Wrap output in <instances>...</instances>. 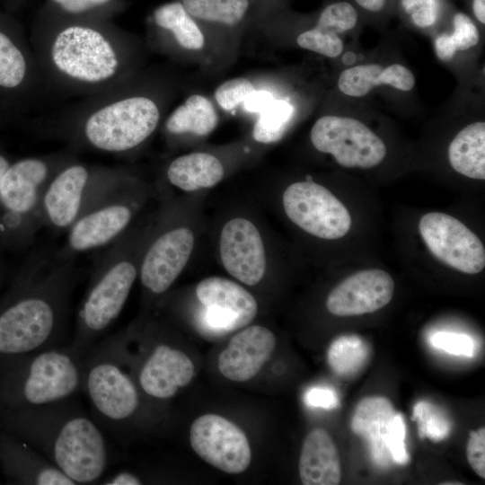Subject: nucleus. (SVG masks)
<instances>
[{
  "instance_id": "f257e3e1",
  "label": "nucleus",
  "mask_w": 485,
  "mask_h": 485,
  "mask_svg": "<svg viewBox=\"0 0 485 485\" xmlns=\"http://www.w3.org/2000/svg\"><path fill=\"white\" fill-rule=\"evenodd\" d=\"M77 274L75 260L31 252L0 294V360L61 347Z\"/></svg>"
},
{
  "instance_id": "f03ea898",
  "label": "nucleus",
  "mask_w": 485,
  "mask_h": 485,
  "mask_svg": "<svg viewBox=\"0 0 485 485\" xmlns=\"http://www.w3.org/2000/svg\"><path fill=\"white\" fill-rule=\"evenodd\" d=\"M0 430L43 454L75 484L98 481L109 463L97 423L72 398L18 410H0Z\"/></svg>"
},
{
  "instance_id": "7ed1b4c3",
  "label": "nucleus",
  "mask_w": 485,
  "mask_h": 485,
  "mask_svg": "<svg viewBox=\"0 0 485 485\" xmlns=\"http://www.w3.org/2000/svg\"><path fill=\"white\" fill-rule=\"evenodd\" d=\"M135 241L127 231L98 258L75 318L69 348L83 356L120 314L138 276Z\"/></svg>"
},
{
  "instance_id": "20e7f679",
  "label": "nucleus",
  "mask_w": 485,
  "mask_h": 485,
  "mask_svg": "<svg viewBox=\"0 0 485 485\" xmlns=\"http://www.w3.org/2000/svg\"><path fill=\"white\" fill-rule=\"evenodd\" d=\"M83 356L68 345L0 360V410H18L82 392Z\"/></svg>"
},
{
  "instance_id": "39448f33",
  "label": "nucleus",
  "mask_w": 485,
  "mask_h": 485,
  "mask_svg": "<svg viewBox=\"0 0 485 485\" xmlns=\"http://www.w3.org/2000/svg\"><path fill=\"white\" fill-rule=\"evenodd\" d=\"M70 156H30L13 160L0 183V251H22L44 227L42 199L54 174Z\"/></svg>"
},
{
  "instance_id": "423d86ee",
  "label": "nucleus",
  "mask_w": 485,
  "mask_h": 485,
  "mask_svg": "<svg viewBox=\"0 0 485 485\" xmlns=\"http://www.w3.org/2000/svg\"><path fill=\"white\" fill-rule=\"evenodd\" d=\"M126 366L117 335L101 340L83 354L82 392L111 431L134 420L142 407L143 393Z\"/></svg>"
},
{
  "instance_id": "0eeeda50",
  "label": "nucleus",
  "mask_w": 485,
  "mask_h": 485,
  "mask_svg": "<svg viewBox=\"0 0 485 485\" xmlns=\"http://www.w3.org/2000/svg\"><path fill=\"white\" fill-rule=\"evenodd\" d=\"M159 120L160 111L154 101L145 96L125 97L96 109L67 135L97 151L122 154L144 143Z\"/></svg>"
},
{
  "instance_id": "6e6552de",
  "label": "nucleus",
  "mask_w": 485,
  "mask_h": 485,
  "mask_svg": "<svg viewBox=\"0 0 485 485\" xmlns=\"http://www.w3.org/2000/svg\"><path fill=\"white\" fill-rule=\"evenodd\" d=\"M127 183L121 172L94 167L72 160L49 181L42 199L44 227L59 234L90 207Z\"/></svg>"
},
{
  "instance_id": "1a4fd4ad",
  "label": "nucleus",
  "mask_w": 485,
  "mask_h": 485,
  "mask_svg": "<svg viewBox=\"0 0 485 485\" xmlns=\"http://www.w3.org/2000/svg\"><path fill=\"white\" fill-rule=\"evenodd\" d=\"M50 61L68 80L95 85L118 74L120 61L113 42L97 29L71 25L59 31L50 43Z\"/></svg>"
},
{
  "instance_id": "9d476101",
  "label": "nucleus",
  "mask_w": 485,
  "mask_h": 485,
  "mask_svg": "<svg viewBox=\"0 0 485 485\" xmlns=\"http://www.w3.org/2000/svg\"><path fill=\"white\" fill-rule=\"evenodd\" d=\"M127 184L104 196L71 225L63 246L56 251L58 258L75 260L80 253L106 247L128 229L135 205Z\"/></svg>"
},
{
  "instance_id": "9b49d317",
  "label": "nucleus",
  "mask_w": 485,
  "mask_h": 485,
  "mask_svg": "<svg viewBox=\"0 0 485 485\" xmlns=\"http://www.w3.org/2000/svg\"><path fill=\"white\" fill-rule=\"evenodd\" d=\"M310 138L316 150L330 154L346 168L369 169L380 164L387 148L362 121L345 116L326 115L313 124Z\"/></svg>"
},
{
  "instance_id": "f8f14e48",
  "label": "nucleus",
  "mask_w": 485,
  "mask_h": 485,
  "mask_svg": "<svg viewBox=\"0 0 485 485\" xmlns=\"http://www.w3.org/2000/svg\"><path fill=\"white\" fill-rule=\"evenodd\" d=\"M283 206L294 224L322 239H340L351 227L347 207L329 190L312 181L288 186L283 194Z\"/></svg>"
},
{
  "instance_id": "ddd939ff",
  "label": "nucleus",
  "mask_w": 485,
  "mask_h": 485,
  "mask_svg": "<svg viewBox=\"0 0 485 485\" xmlns=\"http://www.w3.org/2000/svg\"><path fill=\"white\" fill-rule=\"evenodd\" d=\"M419 234L429 251L445 265L466 274L485 267V249L480 238L458 219L432 212L419 222Z\"/></svg>"
},
{
  "instance_id": "4468645a",
  "label": "nucleus",
  "mask_w": 485,
  "mask_h": 485,
  "mask_svg": "<svg viewBox=\"0 0 485 485\" xmlns=\"http://www.w3.org/2000/svg\"><path fill=\"white\" fill-rule=\"evenodd\" d=\"M192 449L213 467L230 474L242 473L251 461L245 433L234 423L216 414H205L191 424Z\"/></svg>"
},
{
  "instance_id": "2eb2a0df",
  "label": "nucleus",
  "mask_w": 485,
  "mask_h": 485,
  "mask_svg": "<svg viewBox=\"0 0 485 485\" xmlns=\"http://www.w3.org/2000/svg\"><path fill=\"white\" fill-rule=\"evenodd\" d=\"M194 246L193 233L186 227L160 233L141 256L139 278L152 295L164 294L186 266Z\"/></svg>"
},
{
  "instance_id": "dca6fc26",
  "label": "nucleus",
  "mask_w": 485,
  "mask_h": 485,
  "mask_svg": "<svg viewBox=\"0 0 485 485\" xmlns=\"http://www.w3.org/2000/svg\"><path fill=\"white\" fill-rule=\"evenodd\" d=\"M137 366L134 377L143 395L155 401L172 398L195 375L190 357L163 341L154 343L137 366Z\"/></svg>"
},
{
  "instance_id": "f3484780",
  "label": "nucleus",
  "mask_w": 485,
  "mask_h": 485,
  "mask_svg": "<svg viewBox=\"0 0 485 485\" xmlns=\"http://www.w3.org/2000/svg\"><path fill=\"white\" fill-rule=\"evenodd\" d=\"M394 281L384 270L358 271L337 285L326 301L328 311L336 316H355L378 311L390 303Z\"/></svg>"
},
{
  "instance_id": "a211bd4d",
  "label": "nucleus",
  "mask_w": 485,
  "mask_h": 485,
  "mask_svg": "<svg viewBox=\"0 0 485 485\" xmlns=\"http://www.w3.org/2000/svg\"><path fill=\"white\" fill-rule=\"evenodd\" d=\"M220 255L227 272L245 285H257L265 274L266 256L260 234L245 218H234L224 225Z\"/></svg>"
},
{
  "instance_id": "6ab92c4d",
  "label": "nucleus",
  "mask_w": 485,
  "mask_h": 485,
  "mask_svg": "<svg viewBox=\"0 0 485 485\" xmlns=\"http://www.w3.org/2000/svg\"><path fill=\"white\" fill-rule=\"evenodd\" d=\"M276 347L274 333L251 325L237 332L220 353L217 366L225 378L234 382L252 379L269 359Z\"/></svg>"
},
{
  "instance_id": "aec40b11",
  "label": "nucleus",
  "mask_w": 485,
  "mask_h": 485,
  "mask_svg": "<svg viewBox=\"0 0 485 485\" xmlns=\"http://www.w3.org/2000/svg\"><path fill=\"white\" fill-rule=\"evenodd\" d=\"M0 467L13 484H75L39 451L3 430H0Z\"/></svg>"
},
{
  "instance_id": "412c9836",
  "label": "nucleus",
  "mask_w": 485,
  "mask_h": 485,
  "mask_svg": "<svg viewBox=\"0 0 485 485\" xmlns=\"http://www.w3.org/2000/svg\"><path fill=\"white\" fill-rule=\"evenodd\" d=\"M395 413L387 398L369 396L358 402L351 419L352 431L366 441L373 460L381 467H386L392 460L386 438Z\"/></svg>"
},
{
  "instance_id": "4be33fe9",
  "label": "nucleus",
  "mask_w": 485,
  "mask_h": 485,
  "mask_svg": "<svg viewBox=\"0 0 485 485\" xmlns=\"http://www.w3.org/2000/svg\"><path fill=\"white\" fill-rule=\"evenodd\" d=\"M299 476L304 485H337L341 466L336 445L323 428H314L305 436L299 458Z\"/></svg>"
},
{
  "instance_id": "5701e85b",
  "label": "nucleus",
  "mask_w": 485,
  "mask_h": 485,
  "mask_svg": "<svg viewBox=\"0 0 485 485\" xmlns=\"http://www.w3.org/2000/svg\"><path fill=\"white\" fill-rule=\"evenodd\" d=\"M415 84L412 72L397 63L387 66L375 63L354 66L343 70L338 79L339 90L351 97H363L380 85H390L409 92L414 88Z\"/></svg>"
},
{
  "instance_id": "b1692460",
  "label": "nucleus",
  "mask_w": 485,
  "mask_h": 485,
  "mask_svg": "<svg viewBox=\"0 0 485 485\" xmlns=\"http://www.w3.org/2000/svg\"><path fill=\"white\" fill-rule=\"evenodd\" d=\"M197 297L203 306L215 308L235 318L243 328L258 313L253 295L233 280L211 277L203 279L196 288Z\"/></svg>"
},
{
  "instance_id": "393cba45",
  "label": "nucleus",
  "mask_w": 485,
  "mask_h": 485,
  "mask_svg": "<svg viewBox=\"0 0 485 485\" xmlns=\"http://www.w3.org/2000/svg\"><path fill=\"white\" fill-rule=\"evenodd\" d=\"M30 64L19 39L0 25V101L12 103L24 92Z\"/></svg>"
},
{
  "instance_id": "a878e982",
  "label": "nucleus",
  "mask_w": 485,
  "mask_h": 485,
  "mask_svg": "<svg viewBox=\"0 0 485 485\" xmlns=\"http://www.w3.org/2000/svg\"><path fill=\"white\" fill-rule=\"evenodd\" d=\"M224 176L218 158L207 153H191L174 159L167 168V178L184 191L211 188Z\"/></svg>"
},
{
  "instance_id": "bb28decb",
  "label": "nucleus",
  "mask_w": 485,
  "mask_h": 485,
  "mask_svg": "<svg viewBox=\"0 0 485 485\" xmlns=\"http://www.w3.org/2000/svg\"><path fill=\"white\" fill-rule=\"evenodd\" d=\"M448 160L458 173L471 179H485L484 121L472 122L454 136L448 146Z\"/></svg>"
},
{
  "instance_id": "cd10ccee",
  "label": "nucleus",
  "mask_w": 485,
  "mask_h": 485,
  "mask_svg": "<svg viewBox=\"0 0 485 485\" xmlns=\"http://www.w3.org/2000/svg\"><path fill=\"white\" fill-rule=\"evenodd\" d=\"M218 117L208 99L194 94L168 118L166 129L172 134L192 133L207 136L216 127Z\"/></svg>"
},
{
  "instance_id": "c85d7f7f",
  "label": "nucleus",
  "mask_w": 485,
  "mask_h": 485,
  "mask_svg": "<svg viewBox=\"0 0 485 485\" xmlns=\"http://www.w3.org/2000/svg\"><path fill=\"white\" fill-rule=\"evenodd\" d=\"M154 19L159 27L170 31L182 48L199 49L203 47L204 35L181 3L159 6L154 12Z\"/></svg>"
},
{
  "instance_id": "c756f323",
  "label": "nucleus",
  "mask_w": 485,
  "mask_h": 485,
  "mask_svg": "<svg viewBox=\"0 0 485 485\" xmlns=\"http://www.w3.org/2000/svg\"><path fill=\"white\" fill-rule=\"evenodd\" d=\"M367 344L357 335L337 338L330 345L327 360L338 375L349 376L363 367L368 358Z\"/></svg>"
},
{
  "instance_id": "7c9ffc66",
  "label": "nucleus",
  "mask_w": 485,
  "mask_h": 485,
  "mask_svg": "<svg viewBox=\"0 0 485 485\" xmlns=\"http://www.w3.org/2000/svg\"><path fill=\"white\" fill-rule=\"evenodd\" d=\"M181 4L193 18L228 26L238 24L249 8V0H182Z\"/></svg>"
},
{
  "instance_id": "2f4dec72",
  "label": "nucleus",
  "mask_w": 485,
  "mask_h": 485,
  "mask_svg": "<svg viewBox=\"0 0 485 485\" xmlns=\"http://www.w3.org/2000/svg\"><path fill=\"white\" fill-rule=\"evenodd\" d=\"M453 23L452 34H441L435 40L436 56L442 61H450L457 51L468 50L480 40L478 28L465 13H455Z\"/></svg>"
},
{
  "instance_id": "473e14b6",
  "label": "nucleus",
  "mask_w": 485,
  "mask_h": 485,
  "mask_svg": "<svg viewBox=\"0 0 485 485\" xmlns=\"http://www.w3.org/2000/svg\"><path fill=\"white\" fill-rule=\"evenodd\" d=\"M294 109L290 103L274 100L262 112L253 128L256 141L269 144L279 140L292 119Z\"/></svg>"
},
{
  "instance_id": "72a5a7b5",
  "label": "nucleus",
  "mask_w": 485,
  "mask_h": 485,
  "mask_svg": "<svg viewBox=\"0 0 485 485\" xmlns=\"http://www.w3.org/2000/svg\"><path fill=\"white\" fill-rule=\"evenodd\" d=\"M413 420L418 424L419 434L434 441L445 439L451 430L445 416L433 404L419 401L413 409Z\"/></svg>"
},
{
  "instance_id": "f704fd0d",
  "label": "nucleus",
  "mask_w": 485,
  "mask_h": 485,
  "mask_svg": "<svg viewBox=\"0 0 485 485\" xmlns=\"http://www.w3.org/2000/svg\"><path fill=\"white\" fill-rule=\"evenodd\" d=\"M357 20V13L349 3L336 2L323 9L315 27L339 34L353 29Z\"/></svg>"
},
{
  "instance_id": "c9c22d12",
  "label": "nucleus",
  "mask_w": 485,
  "mask_h": 485,
  "mask_svg": "<svg viewBox=\"0 0 485 485\" xmlns=\"http://www.w3.org/2000/svg\"><path fill=\"white\" fill-rule=\"evenodd\" d=\"M302 48L323 55L328 57H337L344 48L339 34L317 27L302 32L296 39Z\"/></svg>"
},
{
  "instance_id": "e433bc0d",
  "label": "nucleus",
  "mask_w": 485,
  "mask_h": 485,
  "mask_svg": "<svg viewBox=\"0 0 485 485\" xmlns=\"http://www.w3.org/2000/svg\"><path fill=\"white\" fill-rule=\"evenodd\" d=\"M253 90L254 87L248 79L238 77L221 84L216 89L215 97L221 108L231 110L242 104Z\"/></svg>"
},
{
  "instance_id": "4c0bfd02",
  "label": "nucleus",
  "mask_w": 485,
  "mask_h": 485,
  "mask_svg": "<svg viewBox=\"0 0 485 485\" xmlns=\"http://www.w3.org/2000/svg\"><path fill=\"white\" fill-rule=\"evenodd\" d=\"M433 347L455 356L472 357L475 352L474 340L468 335L438 331L432 335Z\"/></svg>"
},
{
  "instance_id": "58836bf2",
  "label": "nucleus",
  "mask_w": 485,
  "mask_h": 485,
  "mask_svg": "<svg viewBox=\"0 0 485 485\" xmlns=\"http://www.w3.org/2000/svg\"><path fill=\"white\" fill-rule=\"evenodd\" d=\"M405 433L403 416L396 412L389 426L386 445L392 460L401 465L408 463L410 459L406 449Z\"/></svg>"
},
{
  "instance_id": "ea45409f",
  "label": "nucleus",
  "mask_w": 485,
  "mask_h": 485,
  "mask_svg": "<svg viewBox=\"0 0 485 485\" xmlns=\"http://www.w3.org/2000/svg\"><path fill=\"white\" fill-rule=\"evenodd\" d=\"M405 13L414 25L428 28L434 25L438 16V0H401Z\"/></svg>"
},
{
  "instance_id": "a19ab883",
  "label": "nucleus",
  "mask_w": 485,
  "mask_h": 485,
  "mask_svg": "<svg viewBox=\"0 0 485 485\" xmlns=\"http://www.w3.org/2000/svg\"><path fill=\"white\" fill-rule=\"evenodd\" d=\"M466 456L472 469L481 478H485V428L482 427L469 433Z\"/></svg>"
},
{
  "instance_id": "79ce46f5",
  "label": "nucleus",
  "mask_w": 485,
  "mask_h": 485,
  "mask_svg": "<svg viewBox=\"0 0 485 485\" xmlns=\"http://www.w3.org/2000/svg\"><path fill=\"white\" fill-rule=\"evenodd\" d=\"M304 401L310 407L325 410L335 409L340 403L338 395L332 389L320 386L308 389L304 394Z\"/></svg>"
},
{
  "instance_id": "37998d69",
  "label": "nucleus",
  "mask_w": 485,
  "mask_h": 485,
  "mask_svg": "<svg viewBox=\"0 0 485 485\" xmlns=\"http://www.w3.org/2000/svg\"><path fill=\"white\" fill-rule=\"evenodd\" d=\"M274 101L273 94L265 90H253L242 102L243 109L251 113L262 112Z\"/></svg>"
},
{
  "instance_id": "c03bdc74",
  "label": "nucleus",
  "mask_w": 485,
  "mask_h": 485,
  "mask_svg": "<svg viewBox=\"0 0 485 485\" xmlns=\"http://www.w3.org/2000/svg\"><path fill=\"white\" fill-rule=\"evenodd\" d=\"M70 13H82L103 5L110 0H52Z\"/></svg>"
},
{
  "instance_id": "a18cd8bd",
  "label": "nucleus",
  "mask_w": 485,
  "mask_h": 485,
  "mask_svg": "<svg viewBox=\"0 0 485 485\" xmlns=\"http://www.w3.org/2000/svg\"><path fill=\"white\" fill-rule=\"evenodd\" d=\"M107 485H138L142 481L140 478L129 472H119L104 479L101 482Z\"/></svg>"
},
{
  "instance_id": "49530a36",
  "label": "nucleus",
  "mask_w": 485,
  "mask_h": 485,
  "mask_svg": "<svg viewBox=\"0 0 485 485\" xmlns=\"http://www.w3.org/2000/svg\"><path fill=\"white\" fill-rule=\"evenodd\" d=\"M362 8L370 12L381 11L386 0H355Z\"/></svg>"
},
{
  "instance_id": "de8ad7c7",
  "label": "nucleus",
  "mask_w": 485,
  "mask_h": 485,
  "mask_svg": "<svg viewBox=\"0 0 485 485\" xmlns=\"http://www.w3.org/2000/svg\"><path fill=\"white\" fill-rule=\"evenodd\" d=\"M485 0H473L472 10L476 19L481 23H485Z\"/></svg>"
},
{
  "instance_id": "09e8293b",
  "label": "nucleus",
  "mask_w": 485,
  "mask_h": 485,
  "mask_svg": "<svg viewBox=\"0 0 485 485\" xmlns=\"http://www.w3.org/2000/svg\"><path fill=\"white\" fill-rule=\"evenodd\" d=\"M13 159L2 148H0V183L2 178Z\"/></svg>"
},
{
  "instance_id": "8fccbe9b",
  "label": "nucleus",
  "mask_w": 485,
  "mask_h": 485,
  "mask_svg": "<svg viewBox=\"0 0 485 485\" xmlns=\"http://www.w3.org/2000/svg\"><path fill=\"white\" fill-rule=\"evenodd\" d=\"M7 276L6 264L3 259L2 251H0V291L4 285Z\"/></svg>"
}]
</instances>
